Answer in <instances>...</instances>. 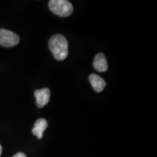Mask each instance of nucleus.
<instances>
[{
  "label": "nucleus",
  "mask_w": 157,
  "mask_h": 157,
  "mask_svg": "<svg viewBox=\"0 0 157 157\" xmlns=\"http://www.w3.org/2000/svg\"><path fill=\"white\" fill-rule=\"evenodd\" d=\"M49 48L57 60L62 61L67 58L68 44L66 37L61 34H56L49 41Z\"/></svg>",
  "instance_id": "1"
},
{
  "label": "nucleus",
  "mask_w": 157,
  "mask_h": 157,
  "mask_svg": "<svg viewBox=\"0 0 157 157\" xmlns=\"http://www.w3.org/2000/svg\"><path fill=\"white\" fill-rule=\"evenodd\" d=\"M49 7L54 14L60 17L69 16L74 10L71 3L66 0H51Z\"/></svg>",
  "instance_id": "2"
},
{
  "label": "nucleus",
  "mask_w": 157,
  "mask_h": 157,
  "mask_svg": "<svg viewBox=\"0 0 157 157\" xmlns=\"http://www.w3.org/2000/svg\"><path fill=\"white\" fill-rule=\"evenodd\" d=\"M20 38L16 34L6 29H0V45L5 48H12L19 43Z\"/></svg>",
  "instance_id": "3"
},
{
  "label": "nucleus",
  "mask_w": 157,
  "mask_h": 157,
  "mask_svg": "<svg viewBox=\"0 0 157 157\" xmlns=\"http://www.w3.org/2000/svg\"><path fill=\"white\" fill-rule=\"evenodd\" d=\"M34 96L36 98L37 106L39 108H43L50 101V91L48 88L36 90L34 92Z\"/></svg>",
  "instance_id": "4"
},
{
  "label": "nucleus",
  "mask_w": 157,
  "mask_h": 157,
  "mask_svg": "<svg viewBox=\"0 0 157 157\" xmlns=\"http://www.w3.org/2000/svg\"><path fill=\"white\" fill-rule=\"evenodd\" d=\"M89 80L93 90L97 93L103 91L104 88L106 86L105 80L102 78L101 76L97 75V74H91L89 76Z\"/></svg>",
  "instance_id": "5"
},
{
  "label": "nucleus",
  "mask_w": 157,
  "mask_h": 157,
  "mask_svg": "<svg viewBox=\"0 0 157 157\" xmlns=\"http://www.w3.org/2000/svg\"><path fill=\"white\" fill-rule=\"evenodd\" d=\"M48 127V121L44 119H39L34 124V128L32 129V133L37 138L41 140L43 137V133Z\"/></svg>",
  "instance_id": "6"
},
{
  "label": "nucleus",
  "mask_w": 157,
  "mask_h": 157,
  "mask_svg": "<svg viewBox=\"0 0 157 157\" xmlns=\"http://www.w3.org/2000/svg\"><path fill=\"white\" fill-rule=\"evenodd\" d=\"M93 67L99 72H105L108 70L106 58L103 53H98L95 56L93 61Z\"/></svg>",
  "instance_id": "7"
},
{
  "label": "nucleus",
  "mask_w": 157,
  "mask_h": 157,
  "mask_svg": "<svg viewBox=\"0 0 157 157\" xmlns=\"http://www.w3.org/2000/svg\"><path fill=\"white\" fill-rule=\"evenodd\" d=\"M13 157H26V156L23 153H17V154H15Z\"/></svg>",
  "instance_id": "8"
},
{
  "label": "nucleus",
  "mask_w": 157,
  "mask_h": 157,
  "mask_svg": "<svg viewBox=\"0 0 157 157\" xmlns=\"http://www.w3.org/2000/svg\"><path fill=\"white\" fill-rule=\"evenodd\" d=\"M2 152V147L1 145H0V156H1Z\"/></svg>",
  "instance_id": "9"
}]
</instances>
